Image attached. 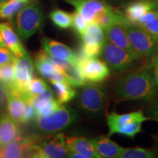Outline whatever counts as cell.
I'll return each instance as SVG.
<instances>
[{"mask_svg":"<svg viewBox=\"0 0 158 158\" xmlns=\"http://www.w3.org/2000/svg\"><path fill=\"white\" fill-rule=\"evenodd\" d=\"M139 26L143 27L149 34L156 37H158V17Z\"/></svg>","mask_w":158,"mask_h":158,"instance_id":"obj_35","label":"cell"},{"mask_svg":"<svg viewBox=\"0 0 158 158\" xmlns=\"http://www.w3.org/2000/svg\"><path fill=\"white\" fill-rule=\"evenodd\" d=\"M154 59H157V60H158V55H157V56H156V57H155V58H154Z\"/></svg>","mask_w":158,"mask_h":158,"instance_id":"obj_44","label":"cell"},{"mask_svg":"<svg viewBox=\"0 0 158 158\" xmlns=\"http://www.w3.org/2000/svg\"><path fill=\"white\" fill-rule=\"evenodd\" d=\"M68 149L65 135L56 133L51 138L37 142L33 146L29 157L35 158H62L68 156Z\"/></svg>","mask_w":158,"mask_h":158,"instance_id":"obj_7","label":"cell"},{"mask_svg":"<svg viewBox=\"0 0 158 158\" xmlns=\"http://www.w3.org/2000/svg\"><path fill=\"white\" fill-rule=\"evenodd\" d=\"M35 65L40 73L48 79L57 72H62L64 73L62 69L51 60L48 54H47L45 51L40 52L37 55L35 61Z\"/></svg>","mask_w":158,"mask_h":158,"instance_id":"obj_22","label":"cell"},{"mask_svg":"<svg viewBox=\"0 0 158 158\" xmlns=\"http://www.w3.org/2000/svg\"><path fill=\"white\" fill-rule=\"evenodd\" d=\"M30 0H7L0 4V20H10Z\"/></svg>","mask_w":158,"mask_h":158,"instance_id":"obj_25","label":"cell"},{"mask_svg":"<svg viewBox=\"0 0 158 158\" xmlns=\"http://www.w3.org/2000/svg\"><path fill=\"white\" fill-rule=\"evenodd\" d=\"M73 18V23L72 27H73L75 31L78 34L81 36L84 34L85 30L87 28L89 23L86 20H85L78 12L76 11L72 14Z\"/></svg>","mask_w":158,"mask_h":158,"instance_id":"obj_32","label":"cell"},{"mask_svg":"<svg viewBox=\"0 0 158 158\" xmlns=\"http://www.w3.org/2000/svg\"><path fill=\"white\" fill-rule=\"evenodd\" d=\"M126 19H127L124 15L114 10L109 6L108 8L103 10L96 15L93 22L98 23L105 31L114 23H122Z\"/></svg>","mask_w":158,"mask_h":158,"instance_id":"obj_20","label":"cell"},{"mask_svg":"<svg viewBox=\"0 0 158 158\" xmlns=\"http://www.w3.org/2000/svg\"><path fill=\"white\" fill-rule=\"evenodd\" d=\"M83 44L103 46L106 41L104 29L95 22H90L81 36Z\"/></svg>","mask_w":158,"mask_h":158,"instance_id":"obj_19","label":"cell"},{"mask_svg":"<svg viewBox=\"0 0 158 158\" xmlns=\"http://www.w3.org/2000/svg\"><path fill=\"white\" fill-rule=\"evenodd\" d=\"M78 114L68 106H62L48 115L37 116L35 118V127L39 131L54 134L62 131L75 123Z\"/></svg>","mask_w":158,"mask_h":158,"instance_id":"obj_4","label":"cell"},{"mask_svg":"<svg viewBox=\"0 0 158 158\" xmlns=\"http://www.w3.org/2000/svg\"><path fill=\"white\" fill-rule=\"evenodd\" d=\"M7 103V97H6L5 87L2 84L0 83V108H3Z\"/></svg>","mask_w":158,"mask_h":158,"instance_id":"obj_38","label":"cell"},{"mask_svg":"<svg viewBox=\"0 0 158 158\" xmlns=\"http://www.w3.org/2000/svg\"><path fill=\"white\" fill-rule=\"evenodd\" d=\"M74 6L76 11L89 23L92 22L99 13L108 8L109 5L102 0H66Z\"/></svg>","mask_w":158,"mask_h":158,"instance_id":"obj_12","label":"cell"},{"mask_svg":"<svg viewBox=\"0 0 158 158\" xmlns=\"http://www.w3.org/2000/svg\"><path fill=\"white\" fill-rule=\"evenodd\" d=\"M145 121L142 119H135L127 121L116 126L113 129L108 130V136L114 134H121L129 138H134L141 133L142 130V124Z\"/></svg>","mask_w":158,"mask_h":158,"instance_id":"obj_24","label":"cell"},{"mask_svg":"<svg viewBox=\"0 0 158 158\" xmlns=\"http://www.w3.org/2000/svg\"><path fill=\"white\" fill-rule=\"evenodd\" d=\"M155 151V152H156V155H157V157H158V137L156 138Z\"/></svg>","mask_w":158,"mask_h":158,"instance_id":"obj_42","label":"cell"},{"mask_svg":"<svg viewBox=\"0 0 158 158\" xmlns=\"http://www.w3.org/2000/svg\"><path fill=\"white\" fill-rule=\"evenodd\" d=\"M5 87L8 114L16 121L21 122L25 111L26 100L11 86L8 85Z\"/></svg>","mask_w":158,"mask_h":158,"instance_id":"obj_16","label":"cell"},{"mask_svg":"<svg viewBox=\"0 0 158 158\" xmlns=\"http://www.w3.org/2000/svg\"><path fill=\"white\" fill-rule=\"evenodd\" d=\"M157 39H158V37H157Z\"/></svg>","mask_w":158,"mask_h":158,"instance_id":"obj_47","label":"cell"},{"mask_svg":"<svg viewBox=\"0 0 158 158\" xmlns=\"http://www.w3.org/2000/svg\"><path fill=\"white\" fill-rule=\"evenodd\" d=\"M65 142L68 152L81 154L86 158L100 157L90 139L84 137H65Z\"/></svg>","mask_w":158,"mask_h":158,"instance_id":"obj_18","label":"cell"},{"mask_svg":"<svg viewBox=\"0 0 158 158\" xmlns=\"http://www.w3.org/2000/svg\"><path fill=\"white\" fill-rule=\"evenodd\" d=\"M153 10L152 7L146 0H139L128 4L124 10V16L130 22L136 23L144 14Z\"/></svg>","mask_w":158,"mask_h":158,"instance_id":"obj_21","label":"cell"},{"mask_svg":"<svg viewBox=\"0 0 158 158\" xmlns=\"http://www.w3.org/2000/svg\"><path fill=\"white\" fill-rule=\"evenodd\" d=\"M151 65L154 68V72H153L154 77H155V81L157 83L158 86V60H157V59H153Z\"/></svg>","mask_w":158,"mask_h":158,"instance_id":"obj_39","label":"cell"},{"mask_svg":"<svg viewBox=\"0 0 158 158\" xmlns=\"http://www.w3.org/2000/svg\"><path fill=\"white\" fill-rule=\"evenodd\" d=\"M130 44L139 58L153 59L158 55L157 37L149 34L141 26L126 19L122 23Z\"/></svg>","mask_w":158,"mask_h":158,"instance_id":"obj_2","label":"cell"},{"mask_svg":"<svg viewBox=\"0 0 158 158\" xmlns=\"http://www.w3.org/2000/svg\"><path fill=\"white\" fill-rule=\"evenodd\" d=\"M35 118H36V113H35L34 106H33V105L30 102L26 101L25 111L24 114H23L21 123H28L30 121H34Z\"/></svg>","mask_w":158,"mask_h":158,"instance_id":"obj_33","label":"cell"},{"mask_svg":"<svg viewBox=\"0 0 158 158\" xmlns=\"http://www.w3.org/2000/svg\"><path fill=\"white\" fill-rule=\"evenodd\" d=\"M0 48H7V46H6L5 42H4L2 36L1 32H0Z\"/></svg>","mask_w":158,"mask_h":158,"instance_id":"obj_41","label":"cell"},{"mask_svg":"<svg viewBox=\"0 0 158 158\" xmlns=\"http://www.w3.org/2000/svg\"><path fill=\"white\" fill-rule=\"evenodd\" d=\"M0 32L7 48L16 57L27 54L24 47L20 40L19 35L8 22H0Z\"/></svg>","mask_w":158,"mask_h":158,"instance_id":"obj_15","label":"cell"},{"mask_svg":"<svg viewBox=\"0 0 158 158\" xmlns=\"http://www.w3.org/2000/svg\"><path fill=\"white\" fill-rule=\"evenodd\" d=\"M37 141L32 138L18 137L14 141L0 149L2 158H19L29 157L33 146Z\"/></svg>","mask_w":158,"mask_h":158,"instance_id":"obj_11","label":"cell"},{"mask_svg":"<svg viewBox=\"0 0 158 158\" xmlns=\"http://www.w3.org/2000/svg\"><path fill=\"white\" fill-rule=\"evenodd\" d=\"M148 2L150 3V5L152 7V10H158V0H146Z\"/></svg>","mask_w":158,"mask_h":158,"instance_id":"obj_40","label":"cell"},{"mask_svg":"<svg viewBox=\"0 0 158 158\" xmlns=\"http://www.w3.org/2000/svg\"><path fill=\"white\" fill-rule=\"evenodd\" d=\"M42 8L37 1L29 2L15 15L14 27L22 40H28L39 31L43 23Z\"/></svg>","mask_w":158,"mask_h":158,"instance_id":"obj_3","label":"cell"},{"mask_svg":"<svg viewBox=\"0 0 158 158\" xmlns=\"http://www.w3.org/2000/svg\"><path fill=\"white\" fill-rule=\"evenodd\" d=\"M51 82L56 92V100L60 104L66 103L76 97V90L68 83L54 81H51Z\"/></svg>","mask_w":158,"mask_h":158,"instance_id":"obj_26","label":"cell"},{"mask_svg":"<svg viewBox=\"0 0 158 158\" xmlns=\"http://www.w3.org/2000/svg\"><path fill=\"white\" fill-rule=\"evenodd\" d=\"M78 64L85 80L92 83L102 81L110 74L107 64L97 58L81 59Z\"/></svg>","mask_w":158,"mask_h":158,"instance_id":"obj_9","label":"cell"},{"mask_svg":"<svg viewBox=\"0 0 158 158\" xmlns=\"http://www.w3.org/2000/svg\"><path fill=\"white\" fill-rule=\"evenodd\" d=\"M90 140L100 158H118L122 149V147L110 139L108 136H99Z\"/></svg>","mask_w":158,"mask_h":158,"instance_id":"obj_17","label":"cell"},{"mask_svg":"<svg viewBox=\"0 0 158 158\" xmlns=\"http://www.w3.org/2000/svg\"><path fill=\"white\" fill-rule=\"evenodd\" d=\"M158 91L154 74L149 69L130 73L115 83L114 96L116 102L144 100L152 102Z\"/></svg>","mask_w":158,"mask_h":158,"instance_id":"obj_1","label":"cell"},{"mask_svg":"<svg viewBox=\"0 0 158 158\" xmlns=\"http://www.w3.org/2000/svg\"><path fill=\"white\" fill-rule=\"evenodd\" d=\"M148 117L150 120L158 122V102L152 100L147 109Z\"/></svg>","mask_w":158,"mask_h":158,"instance_id":"obj_36","label":"cell"},{"mask_svg":"<svg viewBox=\"0 0 158 158\" xmlns=\"http://www.w3.org/2000/svg\"><path fill=\"white\" fill-rule=\"evenodd\" d=\"M156 12H157V15H158V10H156Z\"/></svg>","mask_w":158,"mask_h":158,"instance_id":"obj_45","label":"cell"},{"mask_svg":"<svg viewBox=\"0 0 158 158\" xmlns=\"http://www.w3.org/2000/svg\"><path fill=\"white\" fill-rule=\"evenodd\" d=\"M48 88V84L42 78H32L27 89V94L21 95L26 101H29V100L32 97L37 96L38 94L43 93Z\"/></svg>","mask_w":158,"mask_h":158,"instance_id":"obj_30","label":"cell"},{"mask_svg":"<svg viewBox=\"0 0 158 158\" xmlns=\"http://www.w3.org/2000/svg\"><path fill=\"white\" fill-rule=\"evenodd\" d=\"M20 135L19 122L9 114L0 116V149L14 141Z\"/></svg>","mask_w":158,"mask_h":158,"instance_id":"obj_13","label":"cell"},{"mask_svg":"<svg viewBox=\"0 0 158 158\" xmlns=\"http://www.w3.org/2000/svg\"><path fill=\"white\" fill-rule=\"evenodd\" d=\"M43 51L54 58L66 61L71 64H78V56L68 45L54 40L44 37L41 41Z\"/></svg>","mask_w":158,"mask_h":158,"instance_id":"obj_10","label":"cell"},{"mask_svg":"<svg viewBox=\"0 0 158 158\" xmlns=\"http://www.w3.org/2000/svg\"><path fill=\"white\" fill-rule=\"evenodd\" d=\"M107 100V94L102 86L95 84H84L79 92L78 105L86 113L96 115L103 110Z\"/></svg>","mask_w":158,"mask_h":158,"instance_id":"obj_6","label":"cell"},{"mask_svg":"<svg viewBox=\"0 0 158 158\" xmlns=\"http://www.w3.org/2000/svg\"><path fill=\"white\" fill-rule=\"evenodd\" d=\"M49 17L54 24L59 28L68 29L72 27V15L62 10H54L50 13Z\"/></svg>","mask_w":158,"mask_h":158,"instance_id":"obj_29","label":"cell"},{"mask_svg":"<svg viewBox=\"0 0 158 158\" xmlns=\"http://www.w3.org/2000/svg\"><path fill=\"white\" fill-rule=\"evenodd\" d=\"M34 64L28 53L16 57L14 62V79L11 86L21 94H27V89L33 78Z\"/></svg>","mask_w":158,"mask_h":158,"instance_id":"obj_8","label":"cell"},{"mask_svg":"<svg viewBox=\"0 0 158 158\" xmlns=\"http://www.w3.org/2000/svg\"><path fill=\"white\" fill-rule=\"evenodd\" d=\"M101 56L113 73H119L133 68L139 59L125 49L106 41Z\"/></svg>","mask_w":158,"mask_h":158,"instance_id":"obj_5","label":"cell"},{"mask_svg":"<svg viewBox=\"0 0 158 158\" xmlns=\"http://www.w3.org/2000/svg\"><path fill=\"white\" fill-rule=\"evenodd\" d=\"M16 56L8 48H0V64L14 63Z\"/></svg>","mask_w":158,"mask_h":158,"instance_id":"obj_34","label":"cell"},{"mask_svg":"<svg viewBox=\"0 0 158 158\" xmlns=\"http://www.w3.org/2000/svg\"><path fill=\"white\" fill-rule=\"evenodd\" d=\"M63 70H64L67 83L73 87L83 86L86 83V80L82 76L80 69L78 68V64L73 65L68 63Z\"/></svg>","mask_w":158,"mask_h":158,"instance_id":"obj_27","label":"cell"},{"mask_svg":"<svg viewBox=\"0 0 158 158\" xmlns=\"http://www.w3.org/2000/svg\"><path fill=\"white\" fill-rule=\"evenodd\" d=\"M0 158H2V155H1V152H0Z\"/></svg>","mask_w":158,"mask_h":158,"instance_id":"obj_46","label":"cell"},{"mask_svg":"<svg viewBox=\"0 0 158 158\" xmlns=\"http://www.w3.org/2000/svg\"><path fill=\"white\" fill-rule=\"evenodd\" d=\"M105 33H106V40L108 42L112 43L119 48L125 49L130 53H131L132 54H133L134 56L138 57L130 44L127 33H126L125 29H124L122 23H116L111 25L105 30Z\"/></svg>","mask_w":158,"mask_h":158,"instance_id":"obj_14","label":"cell"},{"mask_svg":"<svg viewBox=\"0 0 158 158\" xmlns=\"http://www.w3.org/2000/svg\"><path fill=\"white\" fill-rule=\"evenodd\" d=\"M157 17H158V15H157V12H156V10H150L148 12V13H146V14H144L143 16L141 18V19L138 20V22L136 23V24L141 25V24H143V23L147 22V21H151V20H152Z\"/></svg>","mask_w":158,"mask_h":158,"instance_id":"obj_37","label":"cell"},{"mask_svg":"<svg viewBox=\"0 0 158 158\" xmlns=\"http://www.w3.org/2000/svg\"><path fill=\"white\" fill-rule=\"evenodd\" d=\"M6 1H7V0H0V4L5 2H6Z\"/></svg>","mask_w":158,"mask_h":158,"instance_id":"obj_43","label":"cell"},{"mask_svg":"<svg viewBox=\"0 0 158 158\" xmlns=\"http://www.w3.org/2000/svg\"><path fill=\"white\" fill-rule=\"evenodd\" d=\"M134 119H142L143 121L150 120L148 116L144 115L143 111L142 110H138L136 111L130 112V113L119 114L115 112H111L107 115V124L108 130L113 129L118 124L124 123L127 121Z\"/></svg>","mask_w":158,"mask_h":158,"instance_id":"obj_23","label":"cell"},{"mask_svg":"<svg viewBox=\"0 0 158 158\" xmlns=\"http://www.w3.org/2000/svg\"><path fill=\"white\" fill-rule=\"evenodd\" d=\"M14 79V63L0 64V83L5 86L13 84Z\"/></svg>","mask_w":158,"mask_h":158,"instance_id":"obj_31","label":"cell"},{"mask_svg":"<svg viewBox=\"0 0 158 158\" xmlns=\"http://www.w3.org/2000/svg\"><path fill=\"white\" fill-rule=\"evenodd\" d=\"M157 157L155 149L142 147L122 148L118 158H155Z\"/></svg>","mask_w":158,"mask_h":158,"instance_id":"obj_28","label":"cell"}]
</instances>
